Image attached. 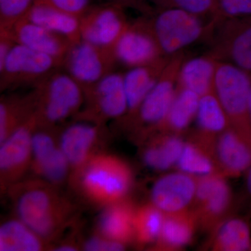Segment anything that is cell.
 <instances>
[{
	"label": "cell",
	"instance_id": "cell-12",
	"mask_svg": "<svg viewBox=\"0 0 251 251\" xmlns=\"http://www.w3.org/2000/svg\"><path fill=\"white\" fill-rule=\"evenodd\" d=\"M221 23H225V25L213 57L251 74V17Z\"/></svg>",
	"mask_w": 251,
	"mask_h": 251
},
{
	"label": "cell",
	"instance_id": "cell-25",
	"mask_svg": "<svg viewBox=\"0 0 251 251\" xmlns=\"http://www.w3.org/2000/svg\"><path fill=\"white\" fill-rule=\"evenodd\" d=\"M201 96L193 91L178 87L167 121L176 130H183L196 117Z\"/></svg>",
	"mask_w": 251,
	"mask_h": 251
},
{
	"label": "cell",
	"instance_id": "cell-11",
	"mask_svg": "<svg viewBox=\"0 0 251 251\" xmlns=\"http://www.w3.org/2000/svg\"><path fill=\"white\" fill-rule=\"evenodd\" d=\"M182 61L177 54L168 62L156 85L144 99L138 110L143 123L156 125L166 120L177 92L178 72Z\"/></svg>",
	"mask_w": 251,
	"mask_h": 251
},
{
	"label": "cell",
	"instance_id": "cell-19",
	"mask_svg": "<svg viewBox=\"0 0 251 251\" xmlns=\"http://www.w3.org/2000/svg\"><path fill=\"white\" fill-rule=\"evenodd\" d=\"M25 18L67 38L72 44L81 41L80 18L49 5L34 3Z\"/></svg>",
	"mask_w": 251,
	"mask_h": 251
},
{
	"label": "cell",
	"instance_id": "cell-17",
	"mask_svg": "<svg viewBox=\"0 0 251 251\" xmlns=\"http://www.w3.org/2000/svg\"><path fill=\"white\" fill-rule=\"evenodd\" d=\"M168 62L164 59L151 65L130 68L124 74L128 112L138 111L144 99L161 77Z\"/></svg>",
	"mask_w": 251,
	"mask_h": 251
},
{
	"label": "cell",
	"instance_id": "cell-15",
	"mask_svg": "<svg viewBox=\"0 0 251 251\" xmlns=\"http://www.w3.org/2000/svg\"><path fill=\"white\" fill-rule=\"evenodd\" d=\"M39 125L35 113L15 128L1 143L0 169L4 173L18 171L27 163L31 151L32 130Z\"/></svg>",
	"mask_w": 251,
	"mask_h": 251
},
{
	"label": "cell",
	"instance_id": "cell-32",
	"mask_svg": "<svg viewBox=\"0 0 251 251\" xmlns=\"http://www.w3.org/2000/svg\"><path fill=\"white\" fill-rule=\"evenodd\" d=\"M35 0H0V29L11 30L27 16Z\"/></svg>",
	"mask_w": 251,
	"mask_h": 251
},
{
	"label": "cell",
	"instance_id": "cell-37",
	"mask_svg": "<svg viewBox=\"0 0 251 251\" xmlns=\"http://www.w3.org/2000/svg\"><path fill=\"white\" fill-rule=\"evenodd\" d=\"M125 247L122 242L111 239L94 237L89 239L85 244V249L88 251H120Z\"/></svg>",
	"mask_w": 251,
	"mask_h": 251
},
{
	"label": "cell",
	"instance_id": "cell-30",
	"mask_svg": "<svg viewBox=\"0 0 251 251\" xmlns=\"http://www.w3.org/2000/svg\"><path fill=\"white\" fill-rule=\"evenodd\" d=\"M177 165L184 173L204 176L210 174L213 170L210 160L191 145H184Z\"/></svg>",
	"mask_w": 251,
	"mask_h": 251
},
{
	"label": "cell",
	"instance_id": "cell-23",
	"mask_svg": "<svg viewBox=\"0 0 251 251\" xmlns=\"http://www.w3.org/2000/svg\"><path fill=\"white\" fill-rule=\"evenodd\" d=\"M39 237L22 221H7L0 227V251H40Z\"/></svg>",
	"mask_w": 251,
	"mask_h": 251
},
{
	"label": "cell",
	"instance_id": "cell-20",
	"mask_svg": "<svg viewBox=\"0 0 251 251\" xmlns=\"http://www.w3.org/2000/svg\"><path fill=\"white\" fill-rule=\"evenodd\" d=\"M98 126L94 124L75 123L63 132L60 149L73 166H80L87 160L98 135Z\"/></svg>",
	"mask_w": 251,
	"mask_h": 251
},
{
	"label": "cell",
	"instance_id": "cell-9",
	"mask_svg": "<svg viewBox=\"0 0 251 251\" xmlns=\"http://www.w3.org/2000/svg\"><path fill=\"white\" fill-rule=\"evenodd\" d=\"M84 93L88 101L83 113L87 119L100 122L118 118L128 112L124 74L121 73H110Z\"/></svg>",
	"mask_w": 251,
	"mask_h": 251
},
{
	"label": "cell",
	"instance_id": "cell-13",
	"mask_svg": "<svg viewBox=\"0 0 251 251\" xmlns=\"http://www.w3.org/2000/svg\"><path fill=\"white\" fill-rule=\"evenodd\" d=\"M11 32L17 44L50 56L60 64L61 67L68 51L74 44L67 38L25 18L15 25Z\"/></svg>",
	"mask_w": 251,
	"mask_h": 251
},
{
	"label": "cell",
	"instance_id": "cell-2",
	"mask_svg": "<svg viewBox=\"0 0 251 251\" xmlns=\"http://www.w3.org/2000/svg\"><path fill=\"white\" fill-rule=\"evenodd\" d=\"M148 21L165 57L177 55L199 41L207 29L202 17L176 8H157Z\"/></svg>",
	"mask_w": 251,
	"mask_h": 251
},
{
	"label": "cell",
	"instance_id": "cell-36",
	"mask_svg": "<svg viewBox=\"0 0 251 251\" xmlns=\"http://www.w3.org/2000/svg\"><path fill=\"white\" fill-rule=\"evenodd\" d=\"M35 3L49 5L80 18L94 5L92 0H35Z\"/></svg>",
	"mask_w": 251,
	"mask_h": 251
},
{
	"label": "cell",
	"instance_id": "cell-38",
	"mask_svg": "<svg viewBox=\"0 0 251 251\" xmlns=\"http://www.w3.org/2000/svg\"><path fill=\"white\" fill-rule=\"evenodd\" d=\"M16 44L11 30L0 29V67H2Z\"/></svg>",
	"mask_w": 251,
	"mask_h": 251
},
{
	"label": "cell",
	"instance_id": "cell-14",
	"mask_svg": "<svg viewBox=\"0 0 251 251\" xmlns=\"http://www.w3.org/2000/svg\"><path fill=\"white\" fill-rule=\"evenodd\" d=\"M196 192V186L192 178L184 173H172L155 183L151 199L159 210L176 212L191 202Z\"/></svg>",
	"mask_w": 251,
	"mask_h": 251
},
{
	"label": "cell",
	"instance_id": "cell-16",
	"mask_svg": "<svg viewBox=\"0 0 251 251\" xmlns=\"http://www.w3.org/2000/svg\"><path fill=\"white\" fill-rule=\"evenodd\" d=\"M31 151L36 169L42 176L52 182H59L64 179L70 163L62 150L56 147L50 135L44 131L33 134Z\"/></svg>",
	"mask_w": 251,
	"mask_h": 251
},
{
	"label": "cell",
	"instance_id": "cell-27",
	"mask_svg": "<svg viewBox=\"0 0 251 251\" xmlns=\"http://www.w3.org/2000/svg\"><path fill=\"white\" fill-rule=\"evenodd\" d=\"M196 118L204 131L216 133L226 128L227 114L213 91L201 97Z\"/></svg>",
	"mask_w": 251,
	"mask_h": 251
},
{
	"label": "cell",
	"instance_id": "cell-28",
	"mask_svg": "<svg viewBox=\"0 0 251 251\" xmlns=\"http://www.w3.org/2000/svg\"><path fill=\"white\" fill-rule=\"evenodd\" d=\"M184 148L180 138L170 137L161 145L148 149L144 154V161L152 169L165 171L177 163Z\"/></svg>",
	"mask_w": 251,
	"mask_h": 251
},
{
	"label": "cell",
	"instance_id": "cell-29",
	"mask_svg": "<svg viewBox=\"0 0 251 251\" xmlns=\"http://www.w3.org/2000/svg\"><path fill=\"white\" fill-rule=\"evenodd\" d=\"M220 249L226 251H244L251 247L249 226L239 219L230 220L222 226L218 236Z\"/></svg>",
	"mask_w": 251,
	"mask_h": 251
},
{
	"label": "cell",
	"instance_id": "cell-35",
	"mask_svg": "<svg viewBox=\"0 0 251 251\" xmlns=\"http://www.w3.org/2000/svg\"><path fill=\"white\" fill-rule=\"evenodd\" d=\"M191 229L182 220L168 219L164 221L161 237L167 244L173 247H182L189 242Z\"/></svg>",
	"mask_w": 251,
	"mask_h": 251
},
{
	"label": "cell",
	"instance_id": "cell-18",
	"mask_svg": "<svg viewBox=\"0 0 251 251\" xmlns=\"http://www.w3.org/2000/svg\"><path fill=\"white\" fill-rule=\"evenodd\" d=\"M217 59L200 56L182 61L178 72V87L202 96L212 92Z\"/></svg>",
	"mask_w": 251,
	"mask_h": 251
},
{
	"label": "cell",
	"instance_id": "cell-3",
	"mask_svg": "<svg viewBox=\"0 0 251 251\" xmlns=\"http://www.w3.org/2000/svg\"><path fill=\"white\" fill-rule=\"evenodd\" d=\"M130 172L121 161L110 156H98L91 160L81 176L84 191L98 202H116L128 191Z\"/></svg>",
	"mask_w": 251,
	"mask_h": 251
},
{
	"label": "cell",
	"instance_id": "cell-40",
	"mask_svg": "<svg viewBox=\"0 0 251 251\" xmlns=\"http://www.w3.org/2000/svg\"><path fill=\"white\" fill-rule=\"evenodd\" d=\"M247 118L248 122L251 126V92L250 97H249V103H248Z\"/></svg>",
	"mask_w": 251,
	"mask_h": 251
},
{
	"label": "cell",
	"instance_id": "cell-34",
	"mask_svg": "<svg viewBox=\"0 0 251 251\" xmlns=\"http://www.w3.org/2000/svg\"><path fill=\"white\" fill-rule=\"evenodd\" d=\"M251 17V0H216L214 23Z\"/></svg>",
	"mask_w": 251,
	"mask_h": 251
},
{
	"label": "cell",
	"instance_id": "cell-39",
	"mask_svg": "<svg viewBox=\"0 0 251 251\" xmlns=\"http://www.w3.org/2000/svg\"><path fill=\"white\" fill-rule=\"evenodd\" d=\"M104 2L113 3L123 6H135L137 8H144V5L142 4L141 0H103Z\"/></svg>",
	"mask_w": 251,
	"mask_h": 251
},
{
	"label": "cell",
	"instance_id": "cell-21",
	"mask_svg": "<svg viewBox=\"0 0 251 251\" xmlns=\"http://www.w3.org/2000/svg\"><path fill=\"white\" fill-rule=\"evenodd\" d=\"M36 100L34 92L21 99L19 97L2 98L0 103V142L23 125L35 113Z\"/></svg>",
	"mask_w": 251,
	"mask_h": 251
},
{
	"label": "cell",
	"instance_id": "cell-5",
	"mask_svg": "<svg viewBox=\"0 0 251 251\" xmlns=\"http://www.w3.org/2000/svg\"><path fill=\"white\" fill-rule=\"evenodd\" d=\"M116 64L113 50L81 40L71 46L62 69L85 92L113 72Z\"/></svg>",
	"mask_w": 251,
	"mask_h": 251
},
{
	"label": "cell",
	"instance_id": "cell-10",
	"mask_svg": "<svg viewBox=\"0 0 251 251\" xmlns=\"http://www.w3.org/2000/svg\"><path fill=\"white\" fill-rule=\"evenodd\" d=\"M21 221L39 237H48L59 224V211L53 195L42 188L23 193L17 204Z\"/></svg>",
	"mask_w": 251,
	"mask_h": 251
},
{
	"label": "cell",
	"instance_id": "cell-6",
	"mask_svg": "<svg viewBox=\"0 0 251 251\" xmlns=\"http://www.w3.org/2000/svg\"><path fill=\"white\" fill-rule=\"evenodd\" d=\"M213 92L227 116L239 123L248 122V103L251 92L250 73L232 63L218 61Z\"/></svg>",
	"mask_w": 251,
	"mask_h": 251
},
{
	"label": "cell",
	"instance_id": "cell-26",
	"mask_svg": "<svg viewBox=\"0 0 251 251\" xmlns=\"http://www.w3.org/2000/svg\"><path fill=\"white\" fill-rule=\"evenodd\" d=\"M196 194L212 214H221L228 204L229 187L226 181L215 176L203 178L196 187Z\"/></svg>",
	"mask_w": 251,
	"mask_h": 251
},
{
	"label": "cell",
	"instance_id": "cell-42",
	"mask_svg": "<svg viewBox=\"0 0 251 251\" xmlns=\"http://www.w3.org/2000/svg\"><path fill=\"white\" fill-rule=\"evenodd\" d=\"M247 188L248 190H249V193H251V167L247 175Z\"/></svg>",
	"mask_w": 251,
	"mask_h": 251
},
{
	"label": "cell",
	"instance_id": "cell-31",
	"mask_svg": "<svg viewBox=\"0 0 251 251\" xmlns=\"http://www.w3.org/2000/svg\"><path fill=\"white\" fill-rule=\"evenodd\" d=\"M163 222L158 208H149L135 219V228L142 240L150 242L161 235Z\"/></svg>",
	"mask_w": 251,
	"mask_h": 251
},
{
	"label": "cell",
	"instance_id": "cell-24",
	"mask_svg": "<svg viewBox=\"0 0 251 251\" xmlns=\"http://www.w3.org/2000/svg\"><path fill=\"white\" fill-rule=\"evenodd\" d=\"M217 150L221 163L229 171L240 173L251 166V150L233 130L221 135Z\"/></svg>",
	"mask_w": 251,
	"mask_h": 251
},
{
	"label": "cell",
	"instance_id": "cell-4",
	"mask_svg": "<svg viewBox=\"0 0 251 251\" xmlns=\"http://www.w3.org/2000/svg\"><path fill=\"white\" fill-rule=\"evenodd\" d=\"M61 68L50 56L16 44L0 67L1 90L28 84L37 85Z\"/></svg>",
	"mask_w": 251,
	"mask_h": 251
},
{
	"label": "cell",
	"instance_id": "cell-7",
	"mask_svg": "<svg viewBox=\"0 0 251 251\" xmlns=\"http://www.w3.org/2000/svg\"><path fill=\"white\" fill-rule=\"evenodd\" d=\"M125 7L113 3L93 5L80 18L81 40L113 50L129 22Z\"/></svg>",
	"mask_w": 251,
	"mask_h": 251
},
{
	"label": "cell",
	"instance_id": "cell-1",
	"mask_svg": "<svg viewBox=\"0 0 251 251\" xmlns=\"http://www.w3.org/2000/svg\"><path fill=\"white\" fill-rule=\"evenodd\" d=\"M35 87V115L39 125L64 121L78 111L85 98L82 87L60 69Z\"/></svg>",
	"mask_w": 251,
	"mask_h": 251
},
{
	"label": "cell",
	"instance_id": "cell-22",
	"mask_svg": "<svg viewBox=\"0 0 251 251\" xmlns=\"http://www.w3.org/2000/svg\"><path fill=\"white\" fill-rule=\"evenodd\" d=\"M99 225L105 238L122 243L133 233L135 218L128 207L114 203L103 211Z\"/></svg>",
	"mask_w": 251,
	"mask_h": 251
},
{
	"label": "cell",
	"instance_id": "cell-41",
	"mask_svg": "<svg viewBox=\"0 0 251 251\" xmlns=\"http://www.w3.org/2000/svg\"><path fill=\"white\" fill-rule=\"evenodd\" d=\"M76 249L72 246L64 245L57 248V251H75Z\"/></svg>",
	"mask_w": 251,
	"mask_h": 251
},
{
	"label": "cell",
	"instance_id": "cell-33",
	"mask_svg": "<svg viewBox=\"0 0 251 251\" xmlns=\"http://www.w3.org/2000/svg\"><path fill=\"white\" fill-rule=\"evenodd\" d=\"M157 8H176L200 17L211 16L215 12L216 0H150Z\"/></svg>",
	"mask_w": 251,
	"mask_h": 251
},
{
	"label": "cell",
	"instance_id": "cell-8",
	"mask_svg": "<svg viewBox=\"0 0 251 251\" xmlns=\"http://www.w3.org/2000/svg\"><path fill=\"white\" fill-rule=\"evenodd\" d=\"M113 52L117 63L129 69L151 65L165 59L146 19L129 23Z\"/></svg>",
	"mask_w": 251,
	"mask_h": 251
}]
</instances>
